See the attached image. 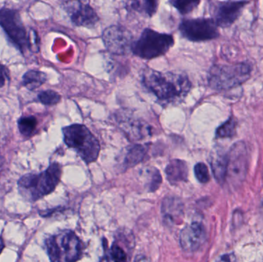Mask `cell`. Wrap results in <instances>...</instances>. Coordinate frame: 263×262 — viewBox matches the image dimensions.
Listing matches in <instances>:
<instances>
[{
    "label": "cell",
    "mask_w": 263,
    "mask_h": 262,
    "mask_svg": "<svg viewBox=\"0 0 263 262\" xmlns=\"http://www.w3.org/2000/svg\"><path fill=\"white\" fill-rule=\"evenodd\" d=\"M45 247L51 262H76L83 253V244L72 231H62L46 238Z\"/></svg>",
    "instance_id": "cell-4"
},
{
    "label": "cell",
    "mask_w": 263,
    "mask_h": 262,
    "mask_svg": "<svg viewBox=\"0 0 263 262\" xmlns=\"http://www.w3.org/2000/svg\"><path fill=\"white\" fill-rule=\"evenodd\" d=\"M63 138L66 146L74 149L86 163L95 162L100 152V145L84 125L73 124L63 129Z\"/></svg>",
    "instance_id": "cell-3"
},
{
    "label": "cell",
    "mask_w": 263,
    "mask_h": 262,
    "mask_svg": "<svg viewBox=\"0 0 263 262\" xmlns=\"http://www.w3.org/2000/svg\"><path fill=\"white\" fill-rule=\"evenodd\" d=\"M251 66L246 63L216 65L209 72V84L216 90L232 89L245 83L251 75Z\"/></svg>",
    "instance_id": "cell-5"
},
{
    "label": "cell",
    "mask_w": 263,
    "mask_h": 262,
    "mask_svg": "<svg viewBox=\"0 0 263 262\" xmlns=\"http://www.w3.org/2000/svg\"><path fill=\"white\" fill-rule=\"evenodd\" d=\"M262 209H263V203H262Z\"/></svg>",
    "instance_id": "cell-32"
},
{
    "label": "cell",
    "mask_w": 263,
    "mask_h": 262,
    "mask_svg": "<svg viewBox=\"0 0 263 262\" xmlns=\"http://www.w3.org/2000/svg\"><path fill=\"white\" fill-rule=\"evenodd\" d=\"M136 262H150L148 258L145 257H139L136 260Z\"/></svg>",
    "instance_id": "cell-31"
},
{
    "label": "cell",
    "mask_w": 263,
    "mask_h": 262,
    "mask_svg": "<svg viewBox=\"0 0 263 262\" xmlns=\"http://www.w3.org/2000/svg\"><path fill=\"white\" fill-rule=\"evenodd\" d=\"M142 83L162 104L180 103L188 95L192 87L185 73L161 72L152 69L144 71Z\"/></svg>",
    "instance_id": "cell-1"
},
{
    "label": "cell",
    "mask_w": 263,
    "mask_h": 262,
    "mask_svg": "<svg viewBox=\"0 0 263 262\" xmlns=\"http://www.w3.org/2000/svg\"><path fill=\"white\" fill-rule=\"evenodd\" d=\"M8 78H9V73L7 69L3 65L0 64V88L5 86Z\"/></svg>",
    "instance_id": "cell-28"
},
{
    "label": "cell",
    "mask_w": 263,
    "mask_h": 262,
    "mask_svg": "<svg viewBox=\"0 0 263 262\" xmlns=\"http://www.w3.org/2000/svg\"><path fill=\"white\" fill-rule=\"evenodd\" d=\"M111 255L114 262H127V255L123 249L117 244H114L111 249Z\"/></svg>",
    "instance_id": "cell-27"
},
{
    "label": "cell",
    "mask_w": 263,
    "mask_h": 262,
    "mask_svg": "<svg viewBox=\"0 0 263 262\" xmlns=\"http://www.w3.org/2000/svg\"><path fill=\"white\" fill-rule=\"evenodd\" d=\"M217 262H237V259L234 254H227L221 257Z\"/></svg>",
    "instance_id": "cell-29"
},
{
    "label": "cell",
    "mask_w": 263,
    "mask_h": 262,
    "mask_svg": "<svg viewBox=\"0 0 263 262\" xmlns=\"http://www.w3.org/2000/svg\"><path fill=\"white\" fill-rule=\"evenodd\" d=\"M120 128L131 140H141L151 135V127L145 122L133 118L119 120Z\"/></svg>",
    "instance_id": "cell-15"
},
{
    "label": "cell",
    "mask_w": 263,
    "mask_h": 262,
    "mask_svg": "<svg viewBox=\"0 0 263 262\" xmlns=\"http://www.w3.org/2000/svg\"><path fill=\"white\" fill-rule=\"evenodd\" d=\"M236 123L234 118H230L222 126H219L216 130V135L217 138H231L236 134Z\"/></svg>",
    "instance_id": "cell-22"
},
{
    "label": "cell",
    "mask_w": 263,
    "mask_h": 262,
    "mask_svg": "<svg viewBox=\"0 0 263 262\" xmlns=\"http://www.w3.org/2000/svg\"><path fill=\"white\" fill-rule=\"evenodd\" d=\"M148 172L150 175L148 188H149V191L154 192L160 186L161 183H162V177L157 169H148Z\"/></svg>",
    "instance_id": "cell-26"
},
{
    "label": "cell",
    "mask_w": 263,
    "mask_h": 262,
    "mask_svg": "<svg viewBox=\"0 0 263 262\" xmlns=\"http://www.w3.org/2000/svg\"><path fill=\"white\" fill-rule=\"evenodd\" d=\"M195 175L201 183H207L210 181V173L206 165L202 163H197L194 168Z\"/></svg>",
    "instance_id": "cell-25"
},
{
    "label": "cell",
    "mask_w": 263,
    "mask_h": 262,
    "mask_svg": "<svg viewBox=\"0 0 263 262\" xmlns=\"http://www.w3.org/2000/svg\"><path fill=\"white\" fill-rule=\"evenodd\" d=\"M46 81V74L38 70L28 71L23 77V85L31 91L38 89Z\"/></svg>",
    "instance_id": "cell-20"
},
{
    "label": "cell",
    "mask_w": 263,
    "mask_h": 262,
    "mask_svg": "<svg viewBox=\"0 0 263 262\" xmlns=\"http://www.w3.org/2000/svg\"><path fill=\"white\" fill-rule=\"evenodd\" d=\"M162 212L165 221L178 226L183 219V204L176 197H166L162 201Z\"/></svg>",
    "instance_id": "cell-14"
},
{
    "label": "cell",
    "mask_w": 263,
    "mask_h": 262,
    "mask_svg": "<svg viewBox=\"0 0 263 262\" xmlns=\"http://www.w3.org/2000/svg\"><path fill=\"white\" fill-rule=\"evenodd\" d=\"M248 168V152L243 142L235 143L228 153L227 176L233 183L243 181Z\"/></svg>",
    "instance_id": "cell-10"
},
{
    "label": "cell",
    "mask_w": 263,
    "mask_h": 262,
    "mask_svg": "<svg viewBox=\"0 0 263 262\" xmlns=\"http://www.w3.org/2000/svg\"><path fill=\"white\" fill-rule=\"evenodd\" d=\"M248 2L246 1H227L216 3L213 6V14L214 20L217 26L228 27L231 26L236 18L239 16L242 9Z\"/></svg>",
    "instance_id": "cell-12"
},
{
    "label": "cell",
    "mask_w": 263,
    "mask_h": 262,
    "mask_svg": "<svg viewBox=\"0 0 263 262\" xmlns=\"http://www.w3.org/2000/svg\"><path fill=\"white\" fill-rule=\"evenodd\" d=\"M40 103L46 106H53L60 103L61 96L58 92L53 90H46L40 92L38 95Z\"/></svg>",
    "instance_id": "cell-23"
},
{
    "label": "cell",
    "mask_w": 263,
    "mask_h": 262,
    "mask_svg": "<svg viewBox=\"0 0 263 262\" xmlns=\"http://www.w3.org/2000/svg\"><path fill=\"white\" fill-rule=\"evenodd\" d=\"M182 36L193 42L206 41L219 35L217 25L213 18H190L182 20L179 25Z\"/></svg>",
    "instance_id": "cell-8"
},
{
    "label": "cell",
    "mask_w": 263,
    "mask_h": 262,
    "mask_svg": "<svg viewBox=\"0 0 263 262\" xmlns=\"http://www.w3.org/2000/svg\"><path fill=\"white\" fill-rule=\"evenodd\" d=\"M210 165L216 181L219 183H223L227 178L228 154L220 148L215 149L210 156Z\"/></svg>",
    "instance_id": "cell-16"
},
{
    "label": "cell",
    "mask_w": 263,
    "mask_h": 262,
    "mask_svg": "<svg viewBox=\"0 0 263 262\" xmlns=\"http://www.w3.org/2000/svg\"><path fill=\"white\" fill-rule=\"evenodd\" d=\"M63 6L75 26L91 28L98 23V15L89 3L68 1L64 2Z\"/></svg>",
    "instance_id": "cell-11"
},
{
    "label": "cell",
    "mask_w": 263,
    "mask_h": 262,
    "mask_svg": "<svg viewBox=\"0 0 263 262\" xmlns=\"http://www.w3.org/2000/svg\"><path fill=\"white\" fill-rule=\"evenodd\" d=\"M165 172L167 179L172 185L183 183L188 178V166L182 160H172L165 168Z\"/></svg>",
    "instance_id": "cell-17"
},
{
    "label": "cell",
    "mask_w": 263,
    "mask_h": 262,
    "mask_svg": "<svg viewBox=\"0 0 263 262\" xmlns=\"http://www.w3.org/2000/svg\"><path fill=\"white\" fill-rule=\"evenodd\" d=\"M174 45L173 35L145 29L139 39L133 42L132 52L145 59H152L165 55Z\"/></svg>",
    "instance_id": "cell-6"
},
{
    "label": "cell",
    "mask_w": 263,
    "mask_h": 262,
    "mask_svg": "<svg viewBox=\"0 0 263 262\" xmlns=\"http://www.w3.org/2000/svg\"><path fill=\"white\" fill-rule=\"evenodd\" d=\"M102 38L105 46L111 53L123 55L132 51L133 35L123 26L114 25L106 28Z\"/></svg>",
    "instance_id": "cell-9"
},
{
    "label": "cell",
    "mask_w": 263,
    "mask_h": 262,
    "mask_svg": "<svg viewBox=\"0 0 263 262\" xmlns=\"http://www.w3.org/2000/svg\"><path fill=\"white\" fill-rule=\"evenodd\" d=\"M206 239L205 228L201 223H194L185 226L181 231L180 245L185 252H193L197 251Z\"/></svg>",
    "instance_id": "cell-13"
},
{
    "label": "cell",
    "mask_w": 263,
    "mask_h": 262,
    "mask_svg": "<svg viewBox=\"0 0 263 262\" xmlns=\"http://www.w3.org/2000/svg\"><path fill=\"white\" fill-rule=\"evenodd\" d=\"M170 3L173 5V7L176 8L181 14L189 13L193 11L195 8L197 7L199 4V1H180V0H173L170 1Z\"/></svg>",
    "instance_id": "cell-24"
},
{
    "label": "cell",
    "mask_w": 263,
    "mask_h": 262,
    "mask_svg": "<svg viewBox=\"0 0 263 262\" xmlns=\"http://www.w3.org/2000/svg\"><path fill=\"white\" fill-rule=\"evenodd\" d=\"M37 120L34 116H23L18 120V128L23 136L29 137L36 129Z\"/></svg>",
    "instance_id": "cell-21"
},
{
    "label": "cell",
    "mask_w": 263,
    "mask_h": 262,
    "mask_svg": "<svg viewBox=\"0 0 263 262\" xmlns=\"http://www.w3.org/2000/svg\"><path fill=\"white\" fill-rule=\"evenodd\" d=\"M0 26L11 41L23 53L32 49L30 35H27L20 13L14 9H0Z\"/></svg>",
    "instance_id": "cell-7"
},
{
    "label": "cell",
    "mask_w": 263,
    "mask_h": 262,
    "mask_svg": "<svg viewBox=\"0 0 263 262\" xmlns=\"http://www.w3.org/2000/svg\"><path fill=\"white\" fill-rule=\"evenodd\" d=\"M146 145L136 144L127 148L125 153L123 166L126 169L134 167L136 165L143 161L148 152Z\"/></svg>",
    "instance_id": "cell-18"
},
{
    "label": "cell",
    "mask_w": 263,
    "mask_h": 262,
    "mask_svg": "<svg viewBox=\"0 0 263 262\" xmlns=\"http://www.w3.org/2000/svg\"><path fill=\"white\" fill-rule=\"evenodd\" d=\"M5 248V243L4 241H3V238L0 237V255H1L2 252H3V249Z\"/></svg>",
    "instance_id": "cell-30"
},
{
    "label": "cell",
    "mask_w": 263,
    "mask_h": 262,
    "mask_svg": "<svg viewBox=\"0 0 263 262\" xmlns=\"http://www.w3.org/2000/svg\"><path fill=\"white\" fill-rule=\"evenodd\" d=\"M159 3L150 0H137L127 3V7L139 14L151 17L156 13Z\"/></svg>",
    "instance_id": "cell-19"
},
{
    "label": "cell",
    "mask_w": 263,
    "mask_h": 262,
    "mask_svg": "<svg viewBox=\"0 0 263 262\" xmlns=\"http://www.w3.org/2000/svg\"><path fill=\"white\" fill-rule=\"evenodd\" d=\"M62 168L58 163H52L46 170L40 174H27L18 180L20 195L34 203L55 190L61 178Z\"/></svg>",
    "instance_id": "cell-2"
}]
</instances>
